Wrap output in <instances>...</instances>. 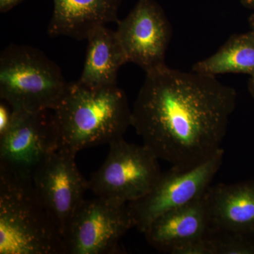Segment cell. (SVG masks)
<instances>
[{"label":"cell","mask_w":254,"mask_h":254,"mask_svg":"<svg viewBox=\"0 0 254 254\" xmlns=\"http://www.w3.org/2000/svg\"><path fill=\"white\" fill-rule=\"evenodd\" d=\"M240 1L246 7L254 9V0H240Z\"/></svg>","instance_id":"obj_19"},{"label":"cell","mask_w":254,"mask_h":254,"mask_svg":"<svg viewBox=\"0 0 254 254\" xmlns=\"http://www.w3.org/2000/svg\"><path fill=\"white\" fill-rule=\"evenodd\" d=\"M122 2L123 0H53L48 33L53 37L87 40L96 28L118 22Z\"/></svg>","instance_id":"obj_13"},{"label":"cell","mask_w":254,"mask_h":254,"mask_svg":"<svg viewBox=\"0 0 254 254\" xmlns=\"http://www.w3.org/2000/svg\"><path fill=\"white\" fill-rule=\"evenodd\" d=\"M60 66L33 47L11 44L0 55V98L14 110L54 111L69 86Z\"/></svg>","instance_id":"obj_4"},{"label":"cell","mask_w":254,"mask_h":254,"mask_svg":"<svg viewBox=\"0 0 254 254\" xmlns=\"http://www.w3.org/2000/svg\"><path fill=\"white\" fill-rule=\"evenodd\" d=\"M192 71L210 76L254 74V33L233 35L211 56L193 64Z\"/></svg>","instance_id":"obj_15"},{"label":"cell","mask_w":254,"mask_h":254,"mask_svg":"<svg viewBox=\"0 0 254 254\" xmlns=\"http://www.w3.org/2000/svg\"><path fill=\"white\" fill-rule=\"evenodd\" d=\"M205 192L188 204L159 217L143 232L147 242L163 253L177 254L183 247L210 233Z\"/></svg>","instance_id":"obj_11"},{"label":"cell","mask_w":254,"mask_h":254,"mask_svg":"<svg viewBox=\"0 0 254 254\" xmlns=\"http://www.w3.org/2000/svg\"><path fill=\"white\" fill-rule=\"evenodd\" d=\"M223 148L194 168L172 167L162 173L149 193L128 203L134 227L143 233L150 224L169 211L188 204L211 186L223 163Z\"/></svg>","instance_id":"obj_8"},{"label":"cell","mask_w":254,"mask_h":254,"mask_svg":"<svg viewBox=\"0 0 254 254\" xmlns=\"http://www.w3.org/2000/svg\"><path fill=\"white\" fill-rule=\"evenodd\" d=\"M250 24L251 28H252V31L254 33V14L252 15L250 18Z\"/></svg>","instance_id":"obj_21"},{"label":"cell","mask_w":254,"mask_h":254,"mask_svg":"<svg viewBox=\"0 0 254 254\" xmlns=\"http://www.w3.org/2000/svg\"><path fill=\"white\" fill-rule=\"evenodd\" d=\"M60 148L53 111L14 110L9 129L0 137V171L33 177L37 169Z\"/></svg>","instance_id":"obj_7"},{"label":"cell","mask_w":254,"mask_h":254,"mask_svg":"<svg viewBox=\"0 0 254 254\" xmlns=\"http://www.w3.org/2000/svg\"><path fill=\"white\" fill-rule=\"evenodd\" d=\"M87 41L86 60L78 83L93 88L118 86L119 70L128 60L116 32L100 26Z\"/></svg>","instance_id":"obj_14"},{"label":"cell","mask_w":254,"mask_h":254,"mask_svg":"<svg viewBox=\"0 0 254 254\" xmlns=\"http://www.w3.org/2000/svg\"><path fill=\"white\" fill-rule=\"evenodd\" d=\"M109 145L104 163L88 180L89 190L95 196L125 203L149 193L162 174L158 157L146 145L124 138Z\"/></svg>","instance_id":"obj_5"},{"label":"cell","mask_w":254,"mask_h":254,"mask_svg":"<svg viewBox=\"0 0 254 254\" xmlns=\"http://www.w3.org/2000/svg\"><path fill=\"white\" fill-rule=\"evenodd\" d=\"M23 1V0H0V12H7Z\"/></svg>","instance_id":"obj_18"},{"label":"cell","mask_w":254,"mask_h":254,"mask_svg":"<svg viewBox=\"0 0 254 254\" xmlns=\"http://www.w3.org/2000/svg\"><path fill=\"white\" fill-rule=\"evenodd\" d=\"M249 88L252 95L254 97V74L251 76L250 83H249Z\"/></svg>","instance_id":"obj_20"},{"label":"cell","mask_w":254,"mask_h":254,"mask_svg":"<svg viewBox=\"0 0 254 254\" xmlns=\"http://www.w3.org/2000/svg\"><path fill=\"white\" fill-rule=\"evenodd\" d=\"M116 35L128 60L145 73L163 66L172 38V26L155 0H138L123 20Z\"/></svg>","instance_id":"obj_10"},{"label":"cell","mask_w":254,"mask_h":254,"mask_svg":"<svg viewBox=\"0 0 254 254\" xmlns=\"http://www.w3.org/2000/svg\"><path fill=\"white\" fill-rule=\"evenodd\" d=\"M14 110L6 102L1 100L0 103V137L4 136L12 124Z\"/></svg>","instance_id":"obj_17"},{"label":"cell","mask_w":254,"mask_h":254,"mask_svg":"<svg viewBox=\"0 0 254 254\" xmlns=\"http://www.w3.org/2000/svg\"><path fill=\"white\" fill-rule=\"evenodd\" d=\"M74 152L60 148L33 175V183L47 212L62 236L89 190L88 180L81 175Z\"/></svg>","instance_id":"obj_9"},{"label":"cell","mask_w":254,"mask_h":254,"mask_svg":"<svg viewBox=\"0 0 254 254\" xmlns=\"http://www.w3.org/2000/svg\"><path fill=\"white\" fill-rule=\"evenodd\" d=\"M216 254H253L254 244L247 235L230 232H211Z\"/></svg>","instance_id":"obj_16"},{"label":"cell","mask_w":254,"mask_h":254,"mask_svg":"<svg viewBox=\"0 0 254 254\" xmlns=\"http://www.w3.org/2000/svg\"><path fill=\"white\" fill-rule=\"evenodd\" d=\"M131 113L126 94L118 86L93 88L70 82L53 111L60 148L77 153L120 139L131 126Z\"/></svg>","instance_id":"obj_2"},{"label":"cell","mask_w":254,"mask_h":254,"mask_svg":"<svg viewBox=\"0 0 254 254\" xmlns=\"http://www.w3.org/2000/svg\"><path fill=\"white\" fill-rule=\"evenodd\" d=\"M0 254H66L33 177L0 171Z\"/></svg>","instance_id":"obj_3"},{"label":"cell","mask_w":254,"mask_h":254,"mask_svg":"<svg viewBox=\"0 0 254 254\" xmlns=\"http://www.w3.org/2000/svg\"><path fill=\"white\" fill-rule=\"evenodd\" d=\"M134 227L128 203L85 199L64 236L66 254H121L120 240Z\"/></svg>","instance_id":"obj_6"},{"label":"cell","mask_w":254,"mask_h":254,"mask_svg":"<svg viewBox=\"0 0 254 254\" xmlns=\"http://www.w3.org/2000/svg\"><path fill=\"white\" fill-rule=\"evenodd\" d=\"M205 196L210 232L254 233V181L210 186Z\"/></svg>","instance_id":"obj_12"},{"label":"cell","mask_w":254,"mask_h":254,"mask_svg":"<svg viewBox=\"0 0 254 254\" xmlns=\"http://www.w3.org/2000/svg\"><path fill=\"white\" fill-rule=\"evenodd\" d=\"M131 126L159 160L187 170L222 149L237 93L215 76L166 64L145 73Z\"/></svg>","instance_id":"obj_1"}]
</instances>
